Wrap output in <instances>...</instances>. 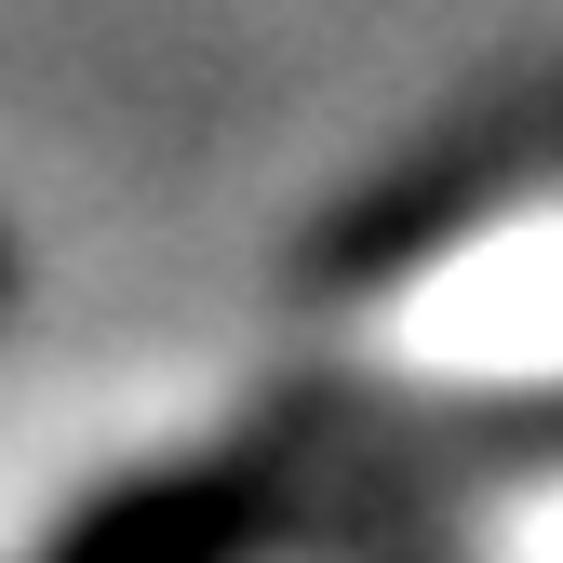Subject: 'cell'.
<instances>
[{"instance_id":"1","label":"cell","mask_w":563,"mask_h":563,"mask_svg":"<svg viewBox=\"0 0 563 563\" xmlns=\"http://www.w3.org/2000/svg\"><path fill=\"white\" fill-rule=\"evenodd\" d=\"M282 537V470L255 456H188V470H148L121 497L67 510V537L41 563H255Z\"/></svg>"},{"instance_id":"2","label":"cell","mask_w":563,"mask_h":563,"mask_svg":"<svg viewBox=\"0 0 563 563\" xmlns=\"http://www.w3.org/2000/svg\"><path fill=\"white\" fill-rule=\"evenodd\" d=\"M0 309H14V242H0Z\"/></svg>"}]
</instances>
